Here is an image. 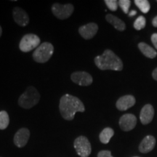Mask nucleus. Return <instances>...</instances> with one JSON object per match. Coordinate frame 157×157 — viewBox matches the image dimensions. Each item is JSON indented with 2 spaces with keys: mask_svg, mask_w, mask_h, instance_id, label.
<instances>
[{
  "mask_svg": "<svg viewBox=\"0 0 157 157\" xmlns=\"http://www.w3.org/2000/svg\"><path fill=\"white\" fill-rule=\"evenodd\" d=\"M136 14H137V11L132 10L129 13V16H134V15H135Z\"/></svg>",
  "mask_w": 157,
  "mask_h": 157,
  "instance_id": "obj_28",
  "label": "nucleus"
},
{
  "mask_svg": "<svg viewBox=\"0 0 157 157\" xmlns=\"http://www.w3.org/2000/svg\"><path fill=\"white\" fill-rule=\"evenodd\" d=\"M152 24L154 27H157V16H156L154 19H153Z\"/></svg>",
  "mask_w": 157,
  "mask_h": 157,
  "instance_id": "obj_27",
  "label": "nucleus"
},
{
  "mask_svg": "<svg viewBox=\"0 0 157 157\" xmlns=\"http://www.w3.org/2000/svg\"><path fill=\"white\" fill-rule=\"evenodd\" d=\"M74 146L77 154L81 157H88L91 154V144L86 137L79 136L76 137L74 140Z\"/></svg>",
  "mask_w": 157,
  "mask_h": 157,
  "instance_id": "obj_6",
  "label": "nucleus"
},
{
  "mask_svg": "<svg viewBox=\"0 0 157 157\" xmlns=\"http://www.w3.org/2000/svg\"><path fill=\"white\" fill-rule=\"evenodd\" d=\"M152 76L155 80H156V81H157V68H155V69L154 70V71H153Z\"/></svg>",
  "mask_w": 157,
  "mask_h": 157,
  "instance_id": "obj_26",
  "label": "nucleus"
},
{
  "mask_svg": "<svg viewBox=\"0 0 157 157\" xmlns=\"http://www.w3.org/2000/svg\"><path fill=\"white\" fill-rule=\"evenodd\" d=\"M135 4L143 13H148L151 9L150 3L148 0H135Z\"/></svg>",
  "mask_w": 157,
  "mask_h": 157,
  "instance_id": "obj_19",
  "label": "nucleus"
},
{
  "mask_svg": "<svg viewBox=\"0 0 157 157\" xmlns=\"http://www.w3.org/2000/svg\"><path fill=\"white\" fill-rule=\"evenodd\" d=\"M95 63L99 69L121 71L123 63L120 58L111 50H105L101 56L95 58Z\"/></svg>",
  "mask_w": 157,
  "mask_h": 157,
  "instance_id": "obj_2",
  "label": "nucleus"
},
{
  "mask_svg": "<svg viewBox=\"0 0 157 157\" xmlns=\"http://www.w3.org/2000/svg\"><path fill=\"white\" fill-rule=\"evenodd\" d=\"M40 95L36 89L32 86L29 87L18 99V104L23 109H29L39 103Z\"/></svg>",
  "mask_w": 157,
  "mask_h": 157,
  "instance_id": "obj_3",
  "label": "nucleus"
},
{
  "mask_svg": "<svg viewBox=\"0 0 157 157\" xmlns=\"http://www.w3.org/2000/svg\"><path fill=\"white\" fill-rule=\"evenodd\" d=\"M151 42L155 47V48L157 50V34L155 33V34H153L151 36Z\"/></svg>",
  "mask_w": 157,
  "mask_h": 157,
  "instance_id": "obj_25",
  "label": "nucleus"
},
{
  "mask_svg": "<svg viewBox=\"0 0 157 157\" xmlns=\"http://www.w3.org/2000/svg\"><path fill=\"white\" fill-rule=\"evenodd\" d=\"M137 124V118L132 113L124 114L119 119V126L124 132H129L135 127Z\"/></svg>",
  "mask_w": 157,
  "mask_h": 157,
  "instance_id": "obj_9",
  "label": "nucleus"
},
{
  "mask_svg": "<svg viewBox=\"0 0 157 157\" xmlns=\"http://www.w3.org/2000/svg\"><path fill=\"white\" fill-rule=\"evenodd\" d=\"M138 48L140 49L141 52L145 56L148 58H154L157 56L156 51L152 48L151 47L149 46L148 44L144 42H140L138 44Z\"/></svg>",
  "mask_w": 157,
  "mask_h": 157,
  "instance_id": "obj_17",
  "label": "nucleus"
},
{
  "mask_svg": "<svg viewBox=\"0 0 157 157\" xmlns=\"http://www.w3.org/2000/svg\"><path fill=\"white\" fill-rule=\"evenodd\" d=\"M114 135V131L113 129L110 128V127H106L103 131L101 132V134L99 135L100 140L102 143L103 144H107L109 143L110 140L111 139V137Z\"/></svg>",
  "mask_w": 157,
  "mask_h": 157,
  "instance_id": "obj_18",
  "label": "nucleus"
},
{
  "mask_svg": "<svg viewBox=\"0 0 157 157\" xmlns=\"http://www.w3.org/2000/svg\"><path fill=\"white\" fill-rule=\"evenodd\" d=\"M98 31V25L95 23L84 25L78 29L79 34L85 39H90L95 36Z\"/></svg>",
  "mask_w": 157,
  "mask_h": 157,
  "instance_id": "obj_10",
  "label": "nucleus"
},
{
  "mask_svg": "<svg viewBox=\"0 0 157 157\" xmlns=\"http://www.w3.org/2000/svg\"><path fill=\"white\" fill-rule=\"evenodd\" d=\"M13 18L15 23L21 26H26L29 23V15L25 10L20 7H15L13 9Z\"/></svg>",
  "mask_w": 157,
  "mask_h": 157,
  "instance_id": "obj_12",
  "label": "nucleus"
},
{
  "mask_svg": "<svg viewBox=\"0 0 157 157\" xmlns=\"http://www.w3.org/2000/svg\"><path fill=\"white\" fill-rule=\"evenodd\" d=\"M30 137V131L26 128L20 129L14 136V143L18 148L24 147Z\"/></svg>",
  "mask_w": 157,
  "mask_h": 157,
  "instance_id": "obj_11",
  "label": "nucleus"
},
{
  "mask_svg": "<svg viewBox=\"0 0 157 157\" xmlns=\"http://www.w3.org/2000/svg\"><path fill=\"white\" fill-rule=\"evenodd\" d=\"M2 33V27L0 26V36H1Z\"/></svg>",
  "mask_w": 157,
  "mask_h": 157,
  "instance_id": "obj_29",
  "label": "nucleus"
},
{
  "mask_svg": "<svg viewBox=\"0 0 157 157\" xmlns=\"http://www.w3.org/2000/svg\"><path fill=\"white\" fill-rule=\"evenodd\" d=\"M98 157H113L110 151H101L98 153Z\"/></svg>",
  "mask_w": 157,
  "mask_h": 157,
  "instance_id": "obj_24",
  "label": "nucleus"
},
{
  "mask_svg": "<svg viewBox=\"0 0 157 157\" xmlns=\"http://www.w3.org/2000/svg\"><path fill=\"white\" fill-rule=\"evenodd\" d=\"M40 44V39L38 36L34 34H25L21 39L19 48L22 52H27L36 49Z\"/></svg>",
  "mask_w": 157,
  "mask_h": 157,
  "instance_id": "obj_5",
  "label": "nucleus"
},
{
  "mask_svg": "<svg viewBox=\"0 0 157 157\" xmlns=\"http://www.w3.org/2000/svg\"><path fill=\"white\" fill-rule=\"evenodd\" d=\"M71 78L74 83L80 86H89L93 82L92 76L85 71L74 72L71 76Z\"/></svg>",
  "mask_w": 157,
  "mask_h": 157,
  "instance_id": "obj_8",
  "label": "nucleus"
},
{
  "mask_svg": "<svg viewBox=\"0 0 157 157\" xmlns=\"http://www.w3.org/2000/svg\"><path fill=\"white\" fill-rule=\"evenodd\" d=\"M135 104V98L134 96L128 95L122 96L118 100L116 105L119 111H126L129 108L132 107Z\"/></svg>",
  "mask_w": 157,
  "mask_h": 157,
  "instance_id": "obj_14",
  "label": "nucleus"
},
{
  "mask_svg": "<svg viewBox=\"0 0 157 157\" xmlns=\"http://www.w3.org/2000/svg\"><path fill=\"white\" fill-rule=\"evenodd\" d=\"M105 19L109 23H111L116 29H117L118 31H124L125 28H126V25H125L124 22L123 21H121V19H119V17H117L115 15L112 14H108L105 16Z\"/></svg>",
  "mask_w": 157,
  "mask_h": 157,
  "instance_id": "obj_16",
  "label": "nucleus"
},
{
  "mask_svg": "<svg viewBox=\"0 0 157 157\" xmlns=\"http://www.w3.org/2000/svg\"><path fill=\"white\" fill-rule=\"evenodd\" d=\"M135 157H137V156H135Z\"/></svg>",
  "mask_w": 157,
  "mask_h": 157,
  "instance_id": "obj_30",
  "label": "nucleus"
},
{
  "mask_svg": "<svg viewBox=\"0 0 157 157\" xmlns=\"http://www.w3.org/2000/svg\"><path fill=\"white\" fill-rule=\"evenodd\" d=\"M119 3V5L120 6V7L124 13L125 14H127L128 13L129 7H130L131 2L129 0H120V1L118 2Z\"/></svg>",
  "mask_w": 157,
  "mask_h": 157,
  "instance_id": "obj_22",
  "label": "nucleus"
},
{
  "mask_svg": "<svg viewBox=\"0 0 157 157\" xmlns=\"http://www.w3.org/2000/svg\"><path fill=\"white\" fill-rule=\"evenodd\" d=\"M10 118L7 111H0V129H5L8 127Z\"/></svg>",
  "mask_w": 157,
  "mask_h": 157,
  "instance_id": "obj_20",
  "label": "nucleus"
},
{
  "mask_svg": "<svg viewBox=\"0 0 157 157\" xmlns=\"http://www.w3.org/2000/svg\"><path fill=\"white\" fill-rule=\"evenodd\" d=\"M156 145V139L152 135H148L145 137L141 141L140 146H139V151L143 154H147V153L151 151L154 148Z\"/></svg>",
  "mask_w": 157,
  "mask_h": 157,
  "instance_id": "obj_15",
  "label": "nucleus"
},
{
  "mask_svg": "<svg viewBox=\"0 0 157 157\" xmlns=\"http://www.w3.org/2000/svg\"><path fill=\"white\" fill-rule=\"evenodd\" d=\"M60 114L64 119L73 120L76 112H84L85 108L78 98L69 94H66L60 98L59 105Z\"/></svg>",
  "mask_w": 157,
  "mask_h": 157,
  "instance_id": "obj_1",
  "label": "nucleus"
},
{
  "mask_svg": "<svg viewBox=\"0 0 157 157\" xmlns=\"http://www.w3.org/2000/svg\"><path fill=\"white\" fill-rule=\"evenodd\" d=\"M53 52V45L49 42H44L35 50L33 53V58L36 63H44L50 60Z\"/></svg>",
  "mask_w": 157,
  "mask_h": 157,
  "instance_id": "obj_4",
  "label": "nucleus"
},
{
  "mask_svg": "<svg viewBox=\"0 0 157 157\" xmlns=\"http://www.w3.org/2000/svg\"><path fill=\"white\" fill-rule=\"evenodd\" d=\"M105 5H107L108 8L111 11H117L118 9L119 3L117 0H105Z\"/></svg>",
  "mask_w": 157,
  "mask_h": 157,
  "instance_id": "obj_23",
  "label": "nucleus"
},
{
  "mask_svg": "<svg viewBox=\"0 0 157 157\" xmlns=\"http://www.w3.org/2000/svg\"><path fill=\"white\" fill-rule=\"evenodd\" d=\"M74 7L71 4L60 5L59 3H55L52 6L53 15L60 20H65L69 17L74 13Z\"/></svg>",
  "mask_w": 157,
  "mask_h": 157,
  "instance_id": "obj_7",
  "label": "nucleus"
},
{
  "mask_svg": "<svg viewBox=\"0 0 157 157\" xmlns=\"http://www.w3.org/2000/svg\"><path fill=\"white\" fill-rule=\"evenodd\" d=\"M154 116V107L151 104H146L141 110L140 119L143 124H148L151 122Z\"/></svg>",
  "mask_w": 157,
  "mask_h": 157,
  "instance_id": "obj_13",
  "label": "nucleus"
},
{
  "mask_svg": "<svg viewBox=\"0 0 157 157\" xmlns=\"http://www.w3.org/2000/svg\"><path fill=\"white\" fill-rule=\"evenodd\" d=\"M146 24V17L143 15H140L135 20L133 26L136 30H141V29H144Z\"/></svg>",
  "mask_w": 157,
  "mask_h": 157,
  "instance_id": "obj_21",
  "label": "nucleus"
}]
</instances>
